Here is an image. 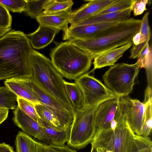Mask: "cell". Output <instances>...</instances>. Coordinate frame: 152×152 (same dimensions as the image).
Segmentation results:
<instances>
[{
    "mask_svg": "<svg viewBox=\"0 0 152 152\" xmlns=\"http://www.w3.org/2000/svg\"><path fill=\"white\" fill-rule=\"evenodd\" d=\"M0 3L9 11L19 13L25 11L26 4V0H0Z\"/></svg>",
    "mask_w": 152,
    "mask_h": 152,
    "instance_id": "32",
    "label": "cell"
},
{
    "mask_svg": "<svg viewBox=\"0 0 152 152\" xmlns=\"http://www.w3.org/2000/svg\"><path fill=\"white\" fill-rule=\"evenodd\" d=\"M117 0H91L77 10L72 12L69 20L71 25L77 23L111 5Z\"/></svg>",
    "mask_w": 152,
    "mask_h": 152,
    "instance_id": "14",
    "label": "cell"
},
{
    "mask_svg": "<svg viewBox=\"0 0 152 152\" xmlns=\"http://www.w3.org/2000/svg\"><path fill=\"white\" fill-rule=\"evenodd\" d=\"M12 18L9 11L0 3V27L11 28Z\"/></svg>",
    "mask_w": 152,
    "mask_h": 152,
    "instance_id": "34",
    "label": "cell"
},
{
    "mask_svg": "<svg viewBox=\"0 0 152 152\" xmlns=\"http://www.w3.org/2000/svg\"><path fill=\"white\" fill-rule=\"evenodd\" d=\"M119 23H101L81 26L71 25L64 32V40H87L99 37L108 33Z\"/></svg>",
    "mask_w": 152,
    "mask_h": 152,
    "instance_id": "9",
    "label": "cell"
},
{
    "mask_svg": "<svg viewBox=\"0 0 152 152\" xmlns=\"http://www.w3.org/2000/svg\"><path fill=\"white\" fill-rule=\"evenodd\" d=\"M141 20L131 18L119 23L111 31L99 37L87 40H69L93 59L100 53L132 42L140 31Z\"/></svg>",
    "mask_w": 152,
    "mask_h": 152,
    "instance_id": "3",
    "label": "cell"
},
{
    "mask_svg": "<svg viewBox=\"0 0 152 152\" xmlns=\"http://www.w3.org/2000/svg\"><path fill=\"white\" fill-rule=\"evenodd\" d=\"M97 149L98 152H112L110 151L100 148H97Z\"/></svg>",
    "mask_w": 152,
    "mask_h": 152,
    "instance_id": "41",
    "label": "cell"
},
{
    "mask_svg": "<svg viewBox=\"0 0 152 152\" xmlns=\"http://www.w3.org/2000/svg\"><path fill=\"white\" fill-rule=\"evenodd\" d=\"M17 97L6 86H0V107L14 109L18 106Z\"/></svg>",
    "mask_w": 152,
    "mask_h": 152,
    "instance_id": "28",
    "label": "cell"
},
{
    "mask_svg": "<svg viewBox=\"0 0 152 152\" xmlns=\"http://www.w3.org/2000/svg\"><path fill=\"white\" fill-rule=\"evenodd\" d=\"M132 11L131 8H130L115 12L96 14L77 23L71 25L81 26L101 23H120L126 21L130 18Z\"/></svg>",
    "mask_w": 152,
    "mask_h": 152,
    "instance_id": "18",
    "label": "cell"
},
{
    "mask_svg": "<svg viewBox=\"0 0 152 152\" xmlns=\"http://www.w3.org/2000/svg\"><path fill=\"white\" fill-rule=\"evenodd\" d=\"M13 121L23 132L39 140L50 143L49 138L39 124L23 112L18 106L13 111Z\"/></svg>",
    "mask_w": 152,
    "mask_h": 152,
    "instance_id": "12",
    "label": "cell"
},
{
    "mask_svg": "<svg viewBox=\"0 0 152 152\" xmlns=\"http://www.w3.org/2000/svg\"><path fill=\"white\" fill-rule=\"evenodd\" d=\"M33 49L27 35L11 30L0 37V80L30 78L29 55Z\"/></svg>",
    "mask_w": 152,
    "mask_h": 152,
    "instance_id": "1",
    "label": "cell"
},
{
    "mask_svg": "<svg viewBox=\"0 0 152 152\" xmlns=\"http://www.w3.org/2000/svg\"><path fill=\"white\" fill-rule=\"evenodd\" d=\"M120 97L115 95L99 103L94 112L96 130L114 129L117 124L115 118Z\"/></svg>",
    "mask_w": 152,
    "mask_h": 152,
    "instance_id": "11",
    "label": "cell"
},
{
    "mask_svg": "<svg viewBox=\"0 0 152 152\" xmlns=\"http://www.w3.org/2000/svg\"><path fill=\"white\" fill-rule=\"evenodd\" d=\"M135 63L140 68L144 67L147 69H151L152 47L149 44L146 46Z\"/></svg>",
    "mask_w": 152,
    "mask_h": 152,
    "instance_id": "33",
    "label": "cell"
},
{
    "mask_svg": "<svg viewBox=\"0 0 152 152\" xmlns=\"http://www.w3.org/2000/svg\"><path fill=\"white\" fill-rule=\"evenodd\" d=\"M126 122L132 131L141 135L145 110L144 104L137 99L128 96L120 97Z\"/></svg>",
    "mask_w": 152,
    "mask_h": 152,
    "instance_id": "10",
    "label": "cell"
},
{
    "mask_svg": "<svg viewBox=\"0 0 152 152\" xmlns=\"http://www.w3.org/2000/svg\"><path fill=\"white\" fill-rule=\"evenodd\" d=\"M141 36V34L139 31L133 37L132 39V45L136 46L140 44Z\"/></svg>",
    "mask_w": 152,
    "mask_h": 152,
    "instance_id": "39",
    "label": "cell"
},
{
    "mask_svg": "<svg viewBox=\"0 0 152 152\" xmlns=\"http://www.w3.org/2000/svg\"><path fill=\"white\" fill-rule=\"evenodd\" d=\"M49 1L26 0V4L24 13L31 18L36 19Z\"/></svg>",
    "mask_w": 152,
    "mask_h": 152,
    "instance_id": "29",
    "label": "cell"
},
{
    "mask_svg": "<svg viewBox=\"0 0 152 152\" xmlns=\"http://www.w3.org/2000/svg\"><path fill=\"white\" fill-rule=\"evenodd\" d=\"M83 97V107H90L112 98L115 95L102 82L88 73L75 80Z\"/></svg>",
    "mask_w": 152,
    "mask_h": 152,
    "instance_id": "8",
    "label": "cell"
},
{
    "mask_svg": "<svg viewBox=\"0 0 152 152\" xmlns=\"http://www.w3.org/2000/svg\"><path fill=\"white\" fill-rule=\"evenodd\" d=\"M12 29L11 28H3L0 27V37Z\"/></svg>",
    "mask_w": 152,
    "mask_h": 152,
    "instance_id": "40",
    "label": "cell"
},
{
    "mask_svg": "<svg viewBox=\"0 0 152 152\" xmlns=\"http://www.w3.org/2000/svg\"><path fill=\"white\" fill-rule=\"evenodd\" d=\"M34 106L43 124L59 131L66 129L53 112L46 106L40 104Z\"/></svg>",
    "mask_w": 152,
    "mask_h": 152,
    "instance_id": "22",
    "label": "cell"
},
{
    "mask_svg": "<svg viewBox=\"0 0 152 152\" xmlns=\"http://www.w3.org/2000/svg\"><path fill=\"white\" fill-rule=\"evenodd\" d=\"M9 110L6 108L0 107V124L7 118Z\"/></svg>",
    "mask_w": 152,
    "mask_h": 152,
    "instance_id": "37",
    "label": "cell"
},
{
    "mask_svg": "<svg viewBox=\"0 0 152 152\" xmlns=\"http://www.w3.org/2000/svg\"><path fill=\"white\" fill-rule=\"evenodd\" d=\"M44 152H77V151L68 145L58 146L51 143L44 144Z\"/></svg>",
    "mask_w": 152,
    "mask_h": 152,
    "instance_id": "35",
    "label": "cell"
},
{
    "mask_svg": "<svg viewBox=\"0 0 152 152\" xmlns=\"http://www.w3.org/2000/svg\"><path fill=\"white\" fill-rule=\"evenodd\" d=\"M73 4L71 0H50L42 12L49 14L72 11Z\"/></svg>",
    "mask_w": 152,
    "mask_h": 152,
    "instance_id": "27",
    "label": "cell"
},
{
    "mask_svg": "<svg viewBox=\"0 0 152 152\" xmlns=\"http://www.w3.org/2000/svg\"><path fill=\"white\" fill-rule=\"evenodd\" d=\"M70 127L62 131L58 130L43 124L41 126L49 138L50 143L58 146H63L69 140Z\"/></svg>",
    "mask_w": 152,
    "mask_h": 152,
    "instance_id": "24",
    "label": "cell"
},
{
    "mask_svg": "<svg viewBox=\"0 0 152 152\" xmlns=\"http://www.w3.org/2000/svg\"><path fill=\"white\" fill-rule=\"evenodd\" d=\"M64 83L66 92L74 109L82 107L83 97L80 88L75 83L69 82L64 80Z\"/></svg>",
    "mask_w": 152,
    "mask_h": 152,
    "instance_id": "26",
    "label": "cell"
},
{
    "mask_svg": "<svg viewBox=\"0 0 152 152\" xmlns=\"http://www.w3.org/2000/svg\"><path fill=\"white\" fill-rule=\"evenodd\" d=\"M0 152H15L12 147L4 142L0 143Z\"/></svg>",
    "mask_w": 152,
    "mask_h": 152,
    "instance_id": "38",
    "label": "cell"
},
{
    "mask_svg": "<svg viewBox=\"0 0 152 152\" xmlns=\"http://www.w3.org/2000/svg\"><path fill=\"white\" fill-rule=\"evenodd\" d=\"M132 42L102 53L94 58V68L92 71L107 66H112L124 53L131 48Z\"/></svg>",
    "mask_w": 152,
    "mask_h": 152,
    "instance_id": "17",
    "label": "cell"
},
{
    "mask_svg": "<svg viewBox=\"0 0 152 152\" xmlns=\"http://www.w3.org/2000/svg\"><path fill=\"white\" fill-rule=\"evenodd\" d=\"M29 61L31 80L73 114L74 109L66 92L64 80L51 60L33 49L30 54Z\"/></svg>",
    "mask_w": 152,
    "mask_h": 152,
    "instance_id": "2",
    "label": "cell"
},
{
    "mask_svg": "<svg viewBox=\"0 0 152 152\" xmlns=\"http://www.w3.org/2000/svg\"><path fill=\"white\" fill-rule=\"evenodd\" d=\"M126 152H152V142L149 137L135 134L132 137Z\"/></svg>",
    "mask_w": 152,
    "mask_h": 152,
    "instance_id": "25",
    "label": "cell"
},
{
    "mask_svg": "<svg viewBox=\"0 0 152 152\" xmlns=\"http://www.w3.org/2000/svg\"><path fill=\"white\" fill-rule=\"evenodd\" d=\"M99 104L74 109L67 145L79 150L84 148L92 142L96 131L94 112Z\"/></svg>",
    "mask_w": 152,
    "mask_h": 152,
    "instance_id": "6",
    "label": "cell"
},
{
    "mask_svg": "<svg viewBox=\"0 0 152 152\" xmlns=\"http://www.w3.org/2000/svg\"><path fill=\"white\" fill-rule=\"evenodd\" d=\"M15 144L17 152H44V144L22 131H19L16 135Z\"/></svg>",
    "mask_w": 152,
    "mask_h": 152,
    "instance_id": "21",
    "label": "cell"
},
{
    "mask_svg": "<svg viewBox=\"0 0 152 152\" xmlns=\"http://www.w3.org/2000/svg\"><path fill=\"white\" fill-rule=\"evenodd\" d=\"M149 3L148 0H135L131 7L134 15H141L146 10V6Z\"/></svg>",
    "mask_w": 152,
    "mask_h": 152,
    "instance_id": "36",
    "label": "cell"
},
{
    "mask_svg": "<svg viewBox=\"0 0 152 152\" xmlns=\"http://www.w3.org/2000/svg\"><path fill=\"white\" fill-rule=\"evenodd\" d=\"M91 152H98L97 148L94 146L91 145Z\"/></svg>",
    "mask_w": 152,
    "mask_h": 152,
    "instance_id": "42",
    "label": "cell"
},
{
    "mask_svg": "<svg viewBox=\"0 0 152 152\" xmlns=\"http://www.w3.org/2000/svg\"><path fill=\"white\" fill-rule=\"evenodd\" d=\"M149 12L145 13L141 20L140 32L141 38L140 44L132 45L130 50V58H139L146 46L149 44L151 37V33L148 23Z\"/></svg>",
    "mask_w": 152,
    "mask_h": 152,
    "instance_id": "20",
    "label": "cell"
},
{
    "mask_svg": "<svg viewBox=\"0 0 152 152\" xmlns=\"http://www.w3.org/2000/svg\"><path fill=\"white\" fill-rule=\"evenodd\" d=\"M152 91L148 87L145 92L144 104L145 110L141 135L148 137L151 133L152 122Z\"/></svg>",
    "mask_w": 152,
    "mask_h": 152,
    "instance_id": "23",
    "label": "cell"
},
{
    "mask_svg": "<svg viewBox=\"0 0 152 152\" xmlns=\"http://www.w3.org/2000/svg\"><path fill=\"white\" fill-rule=\"evenodd\" d=\"M18 106L27 115L37 122L41 126L43 124L35 109L34 105L23 99L17 97Z\"/></svg>",
    "mask_w": 152,
    "mask_h": 152,
    "instance_id": "30",
    "label": "cell"
},
{
    "mask_svg": "<svg viewBox=\"0 0 152 152\" xmlns=\"http://www.w3.org/2000/svg\"><path fill=\"white\" fill-rule=\"evenodd\" d=\"M58 33L51 28L39 25L35 31L26 35L31 47L39 49L45 47L51 43Z\"/></svg>",
    "mask_w": 152,
    "mask_h": 152,
    "instance_id": "19",
    "label": "cell"
},
{
    "mask_svg": "<svg viewBox=\"0 0 152 152\" xmlns=\"http://www.w3.org/2000/svg\"><path fill=\"white\" fill-rule=\"evenodd\" d=\"M72 11L45 14L42 12L36 19L41 25L54 30L58 33L64 32L68 28V25Z\"/></svg>",
    "mask_w": 152,
    "mask_h": 152,
    "instance_id": "16",
    "label": "cell"
},
{
    "mask_svg": "<svg viewBox=\"0 0 152 152\" xmlns=\"http://www.w3.org/2000/svg\"><path fill=\"white\" fill-rule=\"evenodd\" d=\"M31 81L38 101L52 110L66 128L70 126L73 121V113L65 107L43 91Z\"/></svg>",
    "mask_w": 152,
    "mask_h": 152,
    "instance_id": "13",
    "label": "cell"
},
{
    "mask_svg": "<svg viewBox=\"0 0 152 152\" xmlns=\"http://www.w3.org/2000/svg\"><path fill=\"white\" fill-rule=\"evenodd\" d=\"M115 118L117 124L114 129L96 130L91 143L96 148L112 152H126L130 142L135 134L131 130L126 120L119 101Z\"/></svg>",
    "mask_w": 152,
    "mask_h": 152,
    "instance_id": "5",
    "label": "cell"
},
{
    "mask_svg": "<svg viewBox=\"0 0 152 152\" xmlns=\"http://www.w3.org/2000/svg\"><path fill=\"white\" fill-rule=\"evenodd\" d=\"M135 0H117L114 4L97 14L122 11L131 8Z\"/></svg>",
    "mask_w": 152,
    "mask_h": 152,
    "instance_id": "31",
    "label": "cell"
},
{
    "mask_svg": "<svg viewBox=\"0 0 152 152\" xmlns=\"http://www.w3.org/2000/svg\"><path fill=\"white\" fill-rule=\"evenodd\" d=\"M140 69L136 63L111 66L102 76L105 86L119 97L127 96L132 91Z\"/></svg>",
    "mask_w": 152,
    "mask_h": 152,
    "instance_id": "7",
    "label": "cell"
},
{
    "mask_svg": "<svg viewBox=\"0 0 152 152\" xmlns=\"http://www.w3.org/2000/svg\"><path fill=\"white\" fill-rule=\"evenodd\" d=\"M54 42L55 46L50 53L51 61L62 77L75 80L87 73L92 60L88 54L69 41Z\"/></svg>",
    "mask_w": 152,
    "mask_h": 152,
    "instance_id": "4",
    "label": "cell"
},
{
    "mask_svg": "<svg viewBox=\"0 0 152 152\" xmlns=\"http://www.w3.org/2000/svg\"><path fill=\"white\" fill-rule=\"evenodd\" d=\"M6 87L19 97L34 105L41 104L37 100L30 78H13L6 80Z\"/></svg>",
    "mask_w": 152,
    "mask_h": 152,
    "instance_id": "15",
    "label": "cell"
}]
</instances>
